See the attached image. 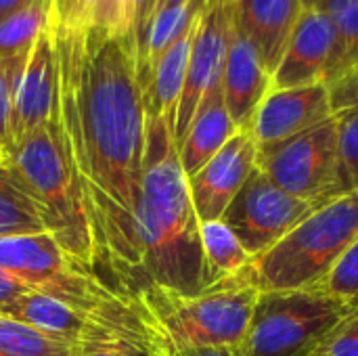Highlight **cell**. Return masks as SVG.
Instances as JSON below:
<instances>
[{"instance_id": "1", "label": "cell", "mask_w": 358, "mask_h": 356, "mask_svg": "<svg viewBox=\"0 0 358 356\" xmlns=\"http://www.w3.org/2000/svg\"><path fill=\"white\" fill-rule=\"evenodd\" d=\"M59 57V126L94 243V275L138 302L134 218L141 197L147 111L134 42L86 48V31L52 34Z\"/></svg>"}, {"instance_id": "2", "label": "cell", "mask_w": 358, "mask_h": 356, "mask_svg": "<svg viewBox=\"0 0 358 356\" xmlns=\"http://www.w3.org/2000/svg\"><path fill=\"white\" fill-rule=\"evenodd\" d=\"M199 225L189 178L174 145V126L166 118H147L141 197L134 218L143 292L164 287L195 296L206 290Z\"/></svg>"}, {"instance_id": "3", "label": "cell", "mask_w": 358, "mask_h": 356, "mask_svg": "<svg viewBox=\"0 0 358 356\" xmlns=\"http://www.w3.org/2000/svg\"><path fill=\"white\" fill-rule=\"evenodd\" d=\"M0 271L113 332L130 336L164 356H172L147 311L78 266L50 233L2 237Z\"/></svg>"}, {"instance_id": "4", "label": "cell", "mask_w": 358, "mask_h": 356, "mask_svg": "<svg viewBox=\"0 0 358 356\" xmlns=\"http://www.w3.org/2000/svg\"><path fill=\"white\" fill-rule=\"evenodd\" d=\"M6 166L19 189L38 208L46 233L55 237L78 266L94 275L92 233L63 147L59 115L15 143Z\"/></svg>"}, {"instance_id": "5", "label": "cell", "mask_w": 358, "mask_h": 356, "mask_svg": "<svg viewBox=\"0 0 358 356\" xmlns=\"http://www.w3.org/2000/svg\"><path fill=\"white\" fill-rule=\"evenodd\" d=\"M258 296L260 292L239 273L195 296L149 287L141 294L138 304L147 311L168 353L174 356L193 348L239 346Z\"/></svg>"}, {"instance_id": "6", "label": "cell", "mask_w": 358, "mask_h": 356, "mask_svg": "<svg viewBox=\"0 0 358 356\" xmlns=\"http://www.w3.org/2000/svg\"><path fill=\"white\" fill-rule=\"evenodd\" d=\"M358 239V189L317 208L241 275L258 292L317 285Z\"/></svg>"}, {"instance_id": "7", "label": "cell", "mask_w": 358, "mask_h": 356, "mask_svg": "<svg viewBox=\"0 0 358 356\" xmlns=\"http://www.w3.org/2000/svg\"><path fill=\"white\" fill-rule=\"evenodd\" d=\"M317 287L260 292L239 356H313L352 313Z\"/></svg>"}, {"instance_id": "8", "label": "cell", "mask_w": 358, "mask_h": 356, "mask_svg": "<svg viewBox=\"0 0 358 356\" xmlns=\"http://www.w3.org/2000/svg\"><path fill=\"white\" fill-rule=\"evenodd\" d=\"M256 166L302 201L325 206L344 195L338 162V115L264 153H256Z\"/></svg>"}, {"instance_id": "9", "label": "cell", "mask_w": 358, "mask_h": 356, "mask_svg": "<svg viewBox=\"0 0 358 356\" xmlns=\"http://www.w3.org/2000/svg\"><path fill=\"white\" fill-rule=\"evenodd\" d=\"M317 208L321 206L283 191L256 166L220 220L235 233L250 258H256L275 248Z\"/></svg>"}, {"instance_id": "10", "label": "cell", "mask_w": 358, "mask_h": 356, "mask_svg": "<svg viewBox=\"0 0 358 356\" xmlns=\"http://www.w3.org/2000/svg\"><path fill=\"white\" fill-rule=\"evenodd\" d=\"M233 10L235 4L229 0H208L201 13L197 34L193 40L182 94L176 109L174 122V145H182L185 134L197 113L203 97L222 82L224 61L233 36Z\"/></svg>"}, {"instance_id": "11", "label": "cell", "mask_w": 358, "mask_h": 356, "mask_svg": "<svg viewBox=\"0 0 358 356\" xmlns=\"http://www.w3.org/2000/svg\"><path fill=\"white\" fill-rule=\"evenodd\" d=\"M338 34L321 8L302 10L287 48L273 73V88H300L329 84L338 63Z\"/></svg>"}, {"instance_id": "12", "label": "cell", "mask_w": 358, "mask_h": 356, "mask_svg": "<svg viewBox=\"0 0 358 356\" xmlns=\"http://www.w3.org/2000/svg\"><path fill=\"white\" fill-rule=\"evenodd\" d=\"M334 113L329 88L325 84L271 90L258 105L250 132L256 143V153H264L313 126L329 120Z\"/></svg>"}, {"instance_id": "13", "label": "cell", "mask_w": 358, "mask_h": 356, "mask_svg": "<svg viewBox=\"0 0 358 356\" xmlns=\"http://www.w3.org/2000/svg\"><path fill=\"white\" fill-rule=\"evenodd\" d=\"M59 115V57L52 31L46 27L34 42L13 86V145L38 126Z\"/></svg>"}, {"instance_id": "14", "label": "cell", "mask_w": 358, "mask_h": 356, "mask_svg": "<svg viewBox=\"0 0 358 356\" xmlns=\"http://www.w3.org/2000/svg\"><path fill=\"white\" fill-rule=\"evenodd\" d=\"M256 168V143L241 128L201 170L189 176V193L199 222L220 220Z\"/></svg>"}, {"instance_id": "15", "label": "cell", "mask_w": 358, "mask_h": 356, "mask_svg": "<svg viewBox=\"0 0 358 356\" xmlns=\"http://www.w3.org/2000/svg\"><path fill=\"white\" fill-rule=\"evenodd\" d=\"M220 86L224 105L237 128H250L258 105L273 88V76L266 69L256 46L243 36L237 25H233Z\"/></svg>"}, {"instance_id": "16", "label": "cell", "mask_w": 358, "mask_h": 356, "mask_svg": "<svg viewBox=\"0 0 358 356\" xmlns=\"http://www.w3.org/2000/svg\"><path fill=\"white\" fill-rule=\"evenodd\" d=\"M302 15L300 0H237L235 25L256 46L271 76L275 73L292 31Z\"/></svg>"}, {"instance_id": "17", "label": "cell", "mask_w": 358, "mask_h": 356, "mask_svg": "<svg viewBox=\"0 0 358 356\" xmlns=\"http://www.w3.org/2000/svg\"><path fill=\"white\" fill-rule=\"evenodd\" d=\"M239 130L241 128H237L224 105L222 86H214L199 103L185 141L178 147L180 166L187 178L201 170Z\"/></svg>"}, {"instance_id": "18", "label": "cell", "mask_w": 358, "mask_h": 356, "mask_svg": "<svg viewBox=\"0 0 358 356\" xmlns=\"http://www.w3.org/2000/svg\"><path fill=\"white\" fill-rule=\"evenodd\" d=\"M0 315L10 317L19 323H25L42 334H48L52 338L78 344L80 340L99 334V332H113L94 319L73 311L71 306L44 296L40 292H27L19 300H15L10 306H6ZM120 334V332H117ZM130 338V336H128Z\"/></svg>"}, {"instance_id": "19", "label": "cell", "mask_w": 358, "mask_h": 356, "mask_svg": "<svg viewBox=\"0 0 358 356\" xmlns=\"http://www.w3.org/2000/svg\"><path fill=\"white\" fill-rule=\"evenodd\" d=\"M199 19L201 15L180 31V36L166 48V52L155 63L151 80L143 92L147 118H166L174 126Z\"/></svg>"}, {"instance_id": "20", "label": "cell", "mask_w": 358, "mask_h": 356, "mask_svg": "<svg viewBox=\"0 0 358 356\" xmlns=\"http://www.w3.org/2000/svg\"><path fill=\"white\" fill-rule=\"evenodd\" d=\"M199 233L203 248L206 287L237 277L250 264V254L222 220L201 222Z\"/></svg>"}, {"instance_id": "21", "label": "cell", "mask_w": 358, "mask_h": 356, "mask_svg": "<svg viewBox=\"0 0 358 356\" xmlns=\"http://www.w3.org/2000/svg\"><path fill=\"white\" fill-rule=\"evenodd\" d=\"M52 0H27L0 23V59L29 52L38 36L48 27Z\"/></svg>"}, {"instance_id": "22", "label": "cell", "mask_w": 358, "mask_h": 356, "mask_svg": "<svg viewBox=\"0 0 358 356\" xmlns=\"http://www.w3.org/2000/svg\"><path fill=\"white\" fill-rule=\"evenodd\" d=\"M46 233L34 201L19 189L6 164L0 166V239Z\"/></svg>"}, {"instance_id": "23", "label": "cell", "mask_w": 358, "mask_h": 356, "mask_svg": "<svg viewBox=\"0 0 358 356\" xmlns=\"http://www.w3.org/2000/svg\"><path fill=\"white\" fill-rule=\"evenodd\" d=\"M73 346L0 315V356H71Z\"/></svg>"}, {"instance_id": "24", "label": "cell", "mask_w": 358, "mask_h": 356, "mask_svg": "<svg viewBox=\"0 0 358 356\" xmlns=\"http://www.w3.org/2000/svg\"><path fill=\"white\" fill-rule=\"evenodd\" d=\"M113 38H130L134 42V2L92 0L86 29V48H96Z\"/></svg>"}, {"instance_id": "25", "label": "cell", "mask_w": 358, "mask_h": 356, "mask_svg": "<svg viewBox=\"0 0 358 356\" xmlns=\"http://www.w3.org/2000/svg\"><path fill=\"white\" fill-rule=\"evenodd\" d=\"M319 8L331 19L340 44L331 84L358 69V0H325Z\"/></svg>"}, {"instance_id": "26", "label": "cell", "mask_w": 358, "mask_h": 356, "mask_svg": "<svg viewBox=\"0 0 358 356\" xmlns=\"http://www.w3.org/2000/svg\"><path fill=\"white\" fill-rule=\"evenodd\" d=\"M313 287L331 294L334 298L358 311V239L342 254V258L331 266V271Z\"/></svg>"}, {"instance_id": "27", "label": "cell", "mask_w": 358, "mask_h": 356, "mask_svg": "<svg viewBox=\"0 0 358 356\" xmlns=\"http://www.w3.org/2000/svg\"><path fill=\"white\" fill-rule=\"evenodd\" d=\"M338 115V162L344 193L358 189V109Z\"/></svg>"}, {"instance_id": "28", "label": "cell", "mask_w": 358, "mask_h": 356, "mask_svg": "<svg viewBox=\"0 0 358 356\" xmlns=\"http://www.w3.org/2000/svg\"><path fill=\"white\" fill-rule=\"evenodd\" d=\"M71 356H164L155 348L117 332H99L73 346Z\"/></svg>"}, {"instance_id": "29", "label": "cell", "mask_w": 358, "mask_h": 356, "mask_svg": "<svg viewBox=\"0 0 358 356\" xmlns=\"http://www.w3.org/2000/svg\"><path fill=\"white\" fill-rule=\"evenodd\" d=\"M29 52L0 59V157L8 159L13 149L10 113H13V86L27 61Z\"/></svg>"}, {"instance_id": "30", "label": "cell", "mask_w": 358, "mask_h": 356, "mask_svg": "<svg viewBox=\"0 0 358 356\" xmlns=\"http://www.w3.org/2000/svg\"><path fill=\"white\" fill-rule=\"evenodd\" d=\"M92 0H52L48 29L59 31H86L90 21Z\"/></svg>"}, {"instance_id": "31", "label": "cell", "mask_w": 358, "mask_h": 356, "mask_svg": "<svg viewBox=\"0 0 358 356\" xmlns=\"http://www.w3.org/2000/svg\"><path fill=\"white\" fill-rule=\"evenodd\" d=\"M317 356H358V311H352L321 344Z\"/></svg>"}, {"instance_id": "32", "label": "cell", "mask_w": 358, "mask_h": 356, "mask_svg": "<svg viewBox=\"0 0 358 356\" xmlns=\"http://www.w3.org/2000/svg\"><path fill=\"white\" fill-rule=\"evenodd\" d=\"M327 88H329V99H331L334 113L358 109V69L342 76L336 82H331Z\"/></svg>"}, {"instance_id": "33", "label": "cell", "mask_w": 358, "mask_h": 356, "mask_svg": "<svg viewBox=\"0 0 358 356\" xmlns=\"http://www.w3.org/2000/svg\"><path fill=\"white\" fill-rule=\"evenodd\" d=\"M27 292H31L25 283H21L19 279H15L13 275L0 271V313L10 306L15 300H19L21 296H25Z\"/></svg>"}, {"instance_id": "34", "label": "cell", "mask_w": 358, "mask_h": 356, "mask_svg": "<svg viewBox=\"0 0 358 356\" xmlns=\"http://www.w3.org/2000/svg\"><path fill=\"white\" fill-rule=\"evenodd\" d=\"M174 356H239L237 346H222V348H193V350H182Z\"/></svg>"}, {"instance_id": "35", "label": "cell", "mask_w": 358, "mask_h": 356, "mask_svg": "<svg viewBox=\"0 0 358 356\" xmlns=\"http://www.w3.org/2000/svg\"><path fill=\"white\" fill-rule=\"evenodd\" d=\"M27 0H0V23L10 17L17 8H21Z\"/></svg>"}, {"instance_id": "36", "label": "cell", "mask_w": 358, "mask_h": 356, "mask_svg": "<svg viewBox=\"0 0 358 356\" xmlns=\"http://www.w3.org/2000/svg\"><path fill=\"white\" fill-rule=\"evenodd\" d=\"M185 2H189V0H159L157 6H155V15H157L159 10H164V8H172V6H178V4H185ZM155 15H153V17H155Z\"/></svg>"}, {"instance_id": "37", "label": "cell", "mask_w": 358, "mask_h": 356, "mask_svg": "<svg viewBox=\"0 0 358 356\" xmlns=\"http://www.w3.org/2000/svg\"><path fill=\"white\" fill-rule=\"evenodd\" d=\"M325 0H300L302 10H310V8H319Z\"/></svg>"}, {"instance_id": "38", "label": "cell", "mask_w": 358, "mask_h": 356, "mask_svg": "<svg viewBox=\"0 0 358 356\" xmlns=\"http://www.w3.org/2000/svg\"><path fill=\"white\" fill-rule=\"evenodd\" d=\"M6 162H8V159H4V157H0V166H2V164H6Z\"/></svg>"}, {"instance_id": "39", "label": "cell", "mask_w": 358, "mask_h": 356, "mask_svg": "<svg viewBox=\"0 0 358 356\" xmlns=\"http://www.w3.org/2000/svg\"><path fill=\"white\" fill-rule=\"evenodd\" d=\"M229 2H233V4H235V2H237V0H229Z\"/></svg>"}, {"instance_id": "40", "label": "cell", "mask_w": 358, "mask_h": 356, "mask_svg": "<svg viewBox=\"0 0 358 356\" xmlns=\"http://www.w3.org/2000/svg\"><path fill=\"white\" fill-rule=\"evenodd\" d=\"M313 356H317V355H313Z\"/></svg>"}, {"instance_id": "41", "label": "cell", "mask_w": 358, "mask_h": 356, "mask_svg": "<svg viewBox=\"0 0 358 356\" xmlns=\"http://www.w3.org/2000/svg\"><path fill=\"white\" fill-rule=\"evenodd\" d=\"M157 2H159V0H157Z\"/></svg>"}]
</instances>
